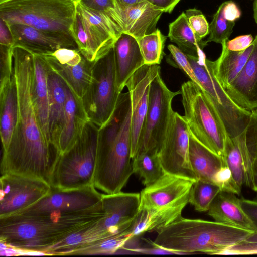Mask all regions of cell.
<instances>
[{
    "mask_svg": "<svg viewBox=\"0 0 257 257\" xmlns=\"http://www.w3.org/2000/svg\"><path fill=\"white\" fill-rule=\"evenodd\" d=\"M162 9L165 13H171L180 0H144Z\"/></svg>",
    "mask_w": 257,
    "mask_h": 257,
    "instance_id": "49",
    "label": "cell"
},
{
    "mask_svg": "<svg viewBox=\"0 0 257 257\" xmlns=\"http://www.w3.org/2000/svg\"><path fill=\"white\" fill-rule=\"evenodd\" d=\"M235 194L221 190L211 203L208 215L218 222L254 232Z\"/></svg>",
    "mask_w": 257,
    "mask_h": 257,
    "instance_id": "24",
    "label": "cell"
},
{
    "mask_svg": "<svg viewBox=\"0 0 257 257\" xmlns=\"http://www.w3.org/2000/svg\"><path fill=\"white\" fill-rule=\"evenodd\" d=\"M257 254V242L243 240L222 252L221 255Z\"/></svg>",
    "mask_w": 257,
    "mask_h": 257,
    "instance_id": "43",
    "label": "cell"
},
{
    "mask_svg": "<svg viewBox=\"0 0 257 257\" xmlns=\"http://www.w3.org/2000/svg\"><path fill=\"white\" fill-rule=\"evenodd\" d=\"M244 240L248 242H257V231L252 232Z\"/></svg>",
    "mask_w": 257,
    "mask_h": 257,
    "instance_id": "51",
    "label": "cell"
},
{
    "mask_svg": "<svg viewBox=\"0 0 257 257\" xmlns=\"http://www.w3.org/2000/svg\"><path fill=\"white\" fill-rule=\"evenodd\" d=\"M120 94L116 84L112 47L95 63L91 83L82 99L90 121L99 130L112 116Z\"/></svg>",
    "mask_w": 257,
    "mask_h": 257,
    "instance_id": "10",
    "label": "cell"
},
{
    "mask_svg": "<svg viewBox=\"0 0 257 257\" xmlns=\"http://www.w3.org/2000/svg\"><path fill=\"white\" fill-rule=\"evenodd\" d=\"M253 17L257 24V0H254L253 2Z\"/></svg>",
    "mask_w": 257,
    "mask_h": 257,
    "instance_id": "52",
    "label": "cell"
},
{
    "mask_svg": "<svg viewBox=\"0 0 257 257\" xmlns=\"http://www.w3.org/2000/svg\"><path fill=\"white\" fill-rule=\"evenodd\" d=\"M70 33L81 54L93 63L113 47L120 34L104 16L84 8L78 2Z\"/></svg>",
    "mask_w": 257,
    "mask_h": 257,
    "instance_id": "12",
    "label": "cell"
},
{
    "mask_svg": "<svg viewBox=\"0 0 257 257\" xmlns=\"http://www.w3.org/2000/svg\"><path fill=\"white\" fill-rule=\"evenodd\" d=\"M252 52L243 68L225 90L240 107L252 111L257 109V35Z\"/></svg>",
    "mask_w": 257,
    "mask_h": 257,
    "instance_id": "19",
    "label": "cell"
},
{
    "mask_svg": "<svg viewBox=\"0 0 257 257\" xmlns=\"http://www.w3.org/2000/svg\"><path fill=\"white\" fill-rule=\"evenodd\" d=\"M99 135V128L89 121L77 142L57 154L47 178L52 188L70 190L94 186Z\"/></svg>",
    "mask_w": 257,
    "mask_h": 257,
    "instance_id": "4",
    "label": "cell"
},
{
    "mask_svg": "<svg viewBox=\"0 0 257 257\" xmlns=\"http://www.w3.org/2000/svg\"><path fill=\"white\" fill-rule=\"evenodd\" d=\"M131 109L114 139L97 148L94 185L105 194L121 192L134 173L131 161Z\"/></svg>",
    "mask_w": 257,
    "mask_h": 257,
    "instance_id": "7",
    "label": "cell"
},
{
    "mask_svg": "<svg viewBox=\"0 0 257 257\" xmlns=\"http://www.w3.org/2000/svg\"><path fill=\"white\" fill-rule=\"evenodd\" d=\"M164 11L146 1H142L121 12L124 32L137 39L155 31Z\"/></svg>",
    "mask_w": 257,
    "mask_h": 257,
    "instance_id": "25",
    "label": "cell"
},
{
    "mask_svg": "<svg viewBox=\"0 0 257 257\" xmlns=\"http://www.w3.org/2000/svg\"><path fill=\"white\" fill-rule=\"evenodd\" d=\"M189 160L197 180L214 184L217 175L225 166L222 157L202 144L190 132Z\"/></svg>",
    "mask_w": 257,
    "mask_h": 257,
    "instance_id": "26",
    "label": "cell"
},
{
    "mask_svg": "<svg viewBox=\"0 0 257 257\" xmlns=\"http://www.w3.org/2000/svg\"><path fill=\"white\" fill-rule=\"evenodd\" d=\"M239 200L241 208L251 221L255 231H257V201L244 198Z\"/></svg>",
    "mask_w": 257,
    "mask_h": 257,
    "instance_id": "45",
    "label": "cell"
},
{
    "mask_svg": "<svg viewBox=\"0 0 257 257\" xmlns=\"http://www.w3.org/2000/svg\"><path fill=\"white\" fill-rule=\"evenodd\" d=\"M13 46L0 45V86L7 83L13 76Z\"/></svg>",
    "mask_w": 257,
    "mask_h": 257,
    "instance_id": "41",
    "label": "cell"
},
{
    "mask_svg": "<svg viewBox=\"0 0 257 257\" xmlns=\"http://www.w3.org/2000/svg\"><path fill=\"white\" fill-rule=\"evenodd\" d=\"M160 74H157L150 85L148 108L137 154L149 151L158 154L174 112L173 99L181 94L180 90L171 91Z\"/></svg>",
    "mask_w": 257,
    "mask_h": 257,
    "instance_id": "13",
    "label": "cell"
},
{
    "mask_svg": "<svg viewBox=\"0 0 257 257\" xmlns=\"http://www.w3.org/2000/svg\"><path fill=\"white\" fill-rule=\"evenodd\" d=\"M47 82L49 91V134L51 143L57 150L65 118L66 85L49 66Z\"/></svg>",
    "mask_w": 257,
    "mask_h": 257,
    "instance_id": "22",
    "label": "cell"
},
{
    "mask_svg": "<svg viewBox=\"0 0 257 257\" xmlns=\"http://www.w3.org/2000/svg\"><path fill=\"white\" fill-rule=\"evenodd\" d=\"M187 56L195 73L197 85L216 109L227 135L231 138L238 136L247 127L251 111L240 107L230 98L214 75L213 61L207 59L204 53L198 57Z\"/></svg>",
    "mask_w": 257,
    "mask_h": 257,
    "instance_id": "11",
    "label": "cell"
},
{
    "mask_svg": "<svg viewBox=\"0 0 257 257\" xmlns=\"http://www.w3.org/2000/svg\"><path fill=\"white\" fill-rule=\"evenodd\" d=\"M168 36L185 54L195 57L204 53L203 50L208 43L195 34L184 12L170 23Z\"/></svg>",
    "mask_w": 257,
    "mask_h": 257,
    "instance_id": "31",
    "label": "cell"
},
{
    "mask_svg": "<svg viewBox=\"0 0 257 257\" xmlns=\"http://www.w3.org/2000/svg\"><path fill=\"white\" fill-rule=\"evenodd\" d=\"M143 1L144 0H115L121 14L122 11L125 10L128 8L135 5Z\"/></svg>",
    "mask_w": 257,
    "mask_h": 257,
    "instance_id": "50",
    "label": "cell"
},
{
    "mask_svg": "<svg viewBox=\"0 0 257 257\" xmlns=\"http://www.w3.org/2000/svg\"><path fill=\"white\" fill-rule=\"evenodd\" d=\"M221 44L222 52L213 61L214 75L221 86L225 89L239 73L246 63L253 48V44L242 51H231L226 47V42Z\"/></svg>",
    "mask_w": 257,
    "mask_h": 257,
    "instance_id": "29",
    "label": "cell"
},
{
    "mask_svg": "<svg viewBox=\"0 0 257 257\" xmlns=\"http://www.w3.org/2000/svg\"><path fill=\"white\" fill-rule=\"evenodd\" d=\"M240 135L245 184L257 191V109L251 111L249 122Z\"/></svg>",
    "mask_w": 257,
    "mask_h": 257,
    "instance_id": "30",
    "label": "cell"
},
{
    "mask_svg": "<svg viewBox=\"0 0 257 257\" xmlns=\"http://www.w3.org/2000/svg\"><path fill=\"white\" fill-rule=\"evenodd\" d=\"M0 218L12 215L37 202L51 191L45 179L6 173L0 178Z\"/></svg>",
    "mask_w": 257,
    "mask_h": 257,
    "instance_id": "14",
    "label": "cell"
},
{
    "mask_svg": "<svg viewBox=\"0 0 257 257\" xmlns=\"http://www.w3.org/2000/svg\"><path fill=\"white\" fill-rule=\"evenodd\" d=\"M13 47L22 48L36 55H46L61 48L78 49L71 34L43 30L21 23L9 24Z\"/></svg>",
    "mask_w": 257,
    "mask_h": 257,
    "instance_id": "18",
    "label": "cell"
},
{
    "mask_svg": "<svg viewBox=\"0 0 257 257\" xmlns=\"http://www.w3.org/2000/svg\"><path fill=\"white\" fill-rule=\"evenodd\" d=\"M49 54L60 64L68 65L79 64L83 57L78 49L69 48H61Z\"/></svg>",
    "mask_w": 257,
    "mask_h": 257,
    "instance_id": "42",
    "label": "cell"
},
{
    "mask_svg": "<svg viewBox=\"0 0 257 257\" xmlns=\"http://www.w3.org/2000/svg\"><path fill=\"white\" fill-rule=\"evenodd\" d=\"M13 68L18 116L9 144L2 151L1 173L31 176L47 181L58 152L44 134L34 107L33 54L22 48L14 47Z\"/></svg>",
    "mask_w": 257,
    "mask_h": 257,
    "instance_id": "1",
    "label": "cell"
},
{
    "mask_svg": "<svg viewBox=\"0 0 257 257\" xmlns=\"http://www.w3.org/2000/svg\"><path fill=\"white\" fill-rule=\"evenodd\" d=\"M41 56L49 68L60 76L73 93L77 98L82 99L91 83L95 63L90 62L83 57L81 62L77 65H62L49 54Z\"/></svg>",
    "mask_w": 257,
    "mask_h": 257,
    "instance_id": "23",
    "label": "cell"
},
{
    "mask_svg": "<svg viewBox=\"0 0 257 257\" xmlns=\"http://www.w3.org/2000/svg\"><path fill=\"white\" fill-rule=\"evenodd\" d=\"M153 243L179 254H219L246 239L253 231L216 221L181 217L157 231Z\"/></svg>",
    "mask_w": 257,
    "mask_h": 257,
    "instance_id": "3",
    "label": "cell"
},
{
    "mask_svg": "<svg viewBox=\"0 0 257 257\" xmlns=\"http://www.w3.org/2000/svg\"><path fill=\"white\" fill-rule=\"evenodd\" d=\"M0 135L3 151L9 144L18 116L17 90L14 73L7 84L0 86Z\"/></svg>",
    "mask_w": 257,
    "mask_h": 257,
    "instance_id": "28",
    "label": "cell"
},
{
    "mask_svg": "<svg viewBox=\"0 0 257 257\" xmlns=\"http://www.w3.org/2000/svg\"><path fill=\"white\" fill-rule=\"evenodd\" d=\"M96 189L94 186L70 190H60L52 188L50 192L45 197L13 214L65 213L86 210L101 201L102 194Z\"/></svg>",
    "mask_w": 257,
    "mask_h": 257,
    "instance_id": "17",
    "label": "cell"
},
{
    "mask_svg": "<svg viewBox=\"0 0 257 257\" xmlns=\"http://www.w3.org/2000/svg\"><path fill=\"white\" fill-rule=\"evenodd\" d=\"M189 131L184 116L174 111L158 156L165 173L197 180L189 160Z\"/></svg>",
    "mask_w": 257,
    "mask_h": 257,
    "instance_id": "15",
    "label": "cell"
},
{
    "mask_svg": "<svg viewBox=\"0 0 257 257\" xmlns=\"http://www.w3.org/2000/svg\"><path fill=\"white\" fill-rule=\"evenodd\" d=\"M76 6L73 0H0V18L8 24L71 34Z\"/></svg>",
    "mask_w": 257,
    "mask_h": 257,
    "instance_id": "5",
    "label": "cell"
},
{
    "mask_svg": "<svg viewBox=\"0 0 257 257\" xmlns=\"http://www.w3.org/2000/svg\"><path fill=\"white\" fill-rule=\"evenodd\" d=\"M132 165L134 173L140 176L145 186L152 184L165 174L158 154L153 151L138 153L132 159Z\"/></svg>",
    "mask_w": 257,
    "mask_h": 257,
    "instance_id": "33",
    "label": "cell"
},
{
    "mask_svg": "<svg viewBox=\"0 0 257 257\" xmlns=\"http://www.w3.org/2000/svg\"><path fill=\"white\" fill-rule=\"evenodd\" d=\"M166 40V37L158 29L137 39L145 64H160Z\"/></svg>",
    "mask_w": 257,
    "mask_h": 257,
    "instance_id": "35",
    "label": "cell"
},
{
    "mask_svg": "<svg viewBox=\"0 0 257 257\" xmlns=\"http://www.w3.org/2000/svg\"><path fill=\"white\" fill-rule=\"evenodd\" d=\"M103 214L72 235L73 243L81 247L129 230L138 212L140 193L102 194Z\"/></svg>",
    "mask_w": 257,
    "mask_h": 257,
    "instance_id": "8",
    "label": "cell"
},
{
    "mask_svg": "<svg viewBox=\"0 0 257 257\" xmlns=\"http://www.w3.org/2000/svg\"><path fill=\"white\" fill-rule=\"evenodd\" d=\"M116 84L121 93L129 78L145 65L137 39L122 32L113 45Z\"/></svg>",
    "mask_w": 257,
    "mask_h": 257,
    "instance_id": "20",
    "label": "cell"
},
{
    "mask_svg": "<svg viewBox=\"0 0 257 257\" xmlns=\"http://www.w3.org/2000/svg\"><path fill=\"white\" fill-rule=\"evenodd\" d=\"M222 157L225 165L231 172L234 181L241 189L242 185L245 184V172L238 136L231 138L227 136Z\"/></svg>",
    "mask_w": 257,
    "mask_h": 257,
    "instance_id": "34",
    "label": "cell"
},
{
    "mask_svg": "<svg viewBox=\"0 0 257 257\" xmlns=\"http://www.w3.org/2000/svg\"><path fill=\"white\" fill-rule=\"evenodd\" d=\"M74 1H76V2H78L79 0H73Z\"/></svg>",
    "mask_w": 257,
    "mask_h": 257,
    "instance_id": "53",
    "label": "cell"
},
{
    "mask_svg": "<svg viewBox=\"0 0 257 257\" xmlns=\"http://www.w3.org/2000/svg\"><path fill=\"white\" fill-rule=\"evenodd\" d=\"M84 8L102 14L121 34L124 32V24L115 0H79Z\"/></svg>",
    "mask_w": 257,
    "mask_h": 257,
    "instance_id": "37",
    "label": "cell"
},
{
    "mask_svg": "<svg viewBox=\"0 0 257 257\" xmlns=\"http://www.w3.org/2000/svg\"><path fill=\"white\" fill-rule=\"evenodd\" d=\"M146 242L151 244L152 247L150 248H128L127 250H131L133 252L142 253L144 254H179V253L165 249L163 247L158 246L154 244L152 240L145 239Z\"/></svg>",
    "mask_w": 257,
    "mask_h": 257,
    "instance_id": "46",
    "label": "cell"
},
{
    "mask_svg": "<svg viewBox=\"0 0 257 257\" xmlns=\"http://www.w3.org/2000/svg\"><path fill=\"white\" fill-rule=\"evenodd\" d=\"M66 91L65 118L56 147L59 154L65 152L77 142L90 121L82 100L77 98L67 85Z\"/></svg>",
    "mask_w": 257,
    "mask_h": 257,
    "instance_id": "21",
    "label": "cell"
},
{
    "mask_svg": "<svg viewBox=\"0 0 257 257\" xmlns=\"http://www.w3.org/2000/svg\"><path fill=\"white\" fill-rule=\"evenodd\" d=\"M33 66L32 83L33 103L42 130L45 135L50 141L48 130L49 91L47 82L48 66L42 56L33 54Z\"/></svg>",
    "mask_w": 257,
    "mask_h": 257,
    "instance_id": "27",
    "label": "cell"
},
{
    "mask_svg": "<svg viewBox=\"0 0 257 257\" xmlns=\"http://www.w3.org/2000/svg\"><path fill=\"white\" fill-rule=\"evenodd\" d=\"M159 65L145 64L127 80L131 102V157L137 155L140 138L148 111L150 88L154 78L160 72Z\"/></svg>",
    "mask_w": 257,
    "mask_h": 257,
    "instance_id": "16",
    "label": "cell"
},
{
    "mask_svg": "<svg viewBox=\"0 0 257 257\" xmlns=\"http://www.w3.org/2000/svg\"><path fill=\"white\" fill-rule=\"evenodd\" d=\"M168 49L170 51V54L167 58V62L172 66L182 70L191 81L197 85L195 73L187 55L178 47L173 44H169L168 46Z\"/></svg>",
    "mask_w": 257,
    "mask_h": 257,
    "instance_id": "39",
    "label": "cell"
},
{
    "mask_svg": "<svg viewBox=\"0 0 257 257\" xmlns=\"http://www.w3.org/2000/svg\"><path fill=\"white\" fill-rule=\"evenodd\" d=\"M185 13L189 25L197 36L203 39L209 34V25L200 10L189 9Z\"/></svg>",
    "mask_w": 257,
    "mask_h": 257,
    "instance_id": "40",
    "label": "cell"
},
{
    "mask_svg": "<svg viewBox=\"0 0 257 257\" xmlns=\"http://www.w3.org/2000/svg\"><path fill=\"white\" fill-rule=\"evenodd\" d=\"M221 191V188L216 184L198 180L193 183L191 188L189 203L197 211H207Z\"/></svg>",
    "mask_w": 257,
    "mask_h": 257,
    "instance_id": "36",
    "label": "cell"
},
{
    "mask_svg": "<svg viewBox=\"0 0 257 257\" xmlns=\"http://www.w3.org/2000/svg\"><path fill=\"white\" fill-rule=\"evenodd\" d=\"M103 214L101 200L96 206L79 211L0 218L1 244L18 251L44 255L47 248L89 225Z\"/></svg>",
    "mask_w": 257,
    "mask_h": 257,
    "instance_id": "2",
    "label": "cell"
},
{
    "mask_svg": "<svg viewBox=\"0 0 257 257\" xmlns=\"http://www.w3.org/2000/svg\"><path fill=\"white\" fill-rule=\"evenodd\" d=\"M184 119L189 132L202 144L220 156L227 134L219 115L201 88L191 80L181 87Z\"/></svg>",
    "mask_w": 257,
    "mask_h": 257,
    "instance_id": "6",
    "label": "cell"
},
{
    "mask_svg": "<svg viewBox=\"0 0 257 257\" xmlns=\"http://www.w3.org/2000/svg\"><path fill=\"white\" fill-rule=\"evenodd\" d=\"M131 228L118 234L73 249L68 252L66 255L114 254L124 247L126 243L134 238L131 233Z\"/></svg>",
    "mask_w": 257,
    "mask_h": 257,
    "instance_id": "32",
    "label": "cell"
},
{
    "mask_svg": "<svg viewBox=\"0 0 257 257\" xmlns=\"http://www.w3.org/2000/svg\"><path fill=\"white\" fill-rule=\"evenodd\" d=\"M0 45L13 47V38L9 25L0 18Z\"/></svg>",
    "mask_w": 257,
    "mask_h": 257,
    "instance_id": "48",
    "label": "cell"
},
{
    "mask_svg": "<svg viewBox=\"0 0 257 257\" xmlns=\"http://www.w3.org/2000/svg\"><path fill=\"white\" fill-rule=\"evenodd\" d=\"M234 25V22L227 20L224 17L222 3L209 25V36L206 41L221 44L223 41L228 40Z\"/></svg>",
    "mask_w": 257,
    "mask_h": 257,
    "instance_id": "38",
    "label": "cell"
},
{
    "mask_svg": "<svg viewBox=\"0 0 257 257\" xmlns=\"http://www.w3.org/2000/svg\"><path fill=\"white\" fill-rule=\"evenodd\" d=\"M251 35H241L232 39L227 40L225 45L227 49L231 51H242L250 46L253 41Z\"/></svg>",
    "mask_w": 257,
    "mask_h": 257,
    "instance_id": "44",
    "label": "cell"
},
{
    "mask_svg": "<svg viewBox=\"0 0 257 257\" xmlns=\"http://www.w3.org/2000/svg\"><path fill=\"white\" fill-rule=\"evenodd\" d=\"M223 14L227 20L234 22L241 16V11L236 4L232 1L223 3Z\"/></svg>",
    "mask_w": 257,
    "mask_h": 257,
    "instance_id": "47",
    "label": "cell"
},
{
    "mask_svg": "<svg viewBox=\"0 0 257 257\" xmlns=\"http://www.w3.org/2000/svg\"><path fill=\"white\" fill-rule=\"evenodd\" d=\"M194 182L165 173L141 191L139 210H144L158 224H170L182 217Z\"/></svg>",
    "mask_w": 257,
    "mask_h": 257,
    "instance_id": "9",
    "label": "cell"
}]
</instances>
